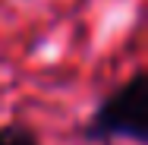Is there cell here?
Masks as SVG:
<instances>
[{
  "mask_svg": "<svg viewBox=\"0 0 148 145\" xmlns=\"http://www.w3.org/2000/svg\"><path fill=\"white\" fill-rule=\"evenodd\" d=\"M0 145H44V142L29 123L13 120V123H0Z\"/></svg>",
  "mask_w": 148,
  "mask_h": 145,
  "instance_id": "7a4b0ae2",
  "label": "cell"
},
{
  "mask_svg": "<svg viewBox=\"0 0 148 145\" xmlns=\"http://www.w3.org/2000/svg\"><path fill=\"white\" fill-rule=\"evenodd\" d=\"M145 111H148L145 73L136 69L129 79H123L114 91H107L95 104V111L82 123L79 136L88 145H114V142L145 145L148 139Z\"/></svg>",
  "mask_w": 148,
  "mask_h": 145,
  "instance_id": "6da1fadb",
  "label": "cell"
}]
</instances>
